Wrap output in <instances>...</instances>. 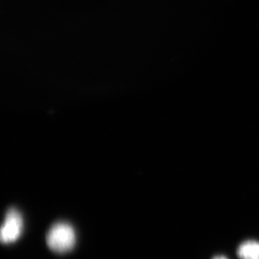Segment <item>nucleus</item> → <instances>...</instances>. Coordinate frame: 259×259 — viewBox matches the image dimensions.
Listing matches in <instances>:
<instances>
[{
	"label": "nucleus",
	"mask_w": 259,
	"mask_h": 259,
	"mask_svg": "<svg viewBox=\"0 0 259 259\" xmlns=\"http://www.w3.org/2000/svg\"><path fill=\"white\" fill-rule=\"evenodd\" d=\"M46 241L52 252L66 253L70 252L76 244V231L71 224L59 222L53 224L48 230Z\"/></svg>",
	"instance_id": "f257e3e1"
},
{
	"label": "nucleus",
	"mask_w": 259,
	"mask_h": 259,
	"mask_svg": "<svg viewBox=\"0 0 259 259\" xmlns=\"http://www.w3.org/2000/svg\"><path fill=\"white\" fill-rule=\"evenodd\" d=\"M22 215L15 208H10L5 215L4 223L0 230V239L3 243L10 244L15 242L20 238L22 233Z\"/></svg>",
	"instance_id": "f03ea898"
},
{
	"label": "nucleus",
	"mask_w": 259,
	"mask_h": 259,
	"mask_svg": "<svg viewBox=\"0 0 259 259\" xmlns=\"http://www.w3.org/2000/svg\"><path fill=\"white\" fill-rule=\"evenodd\" d=\"M237 255L239 259H259V242L245 241L237 248Z\"/></svg>",
	"instance_id": "7ed1b4c3"
},
{
	"label": "nucleus",
	"mask_w": 259,
	"mask_h": 259,
	"mask_svg": "<svg viewBox=\"0 0 259 259\" xmlns=\"http://www.w3.org/2000/svg\"><path fill=\"white\" fill-rule=\"evenodd\" d=\"M212 259H228L227 257H224V256H215V257H212Z\"/></svg>",
	"instance_id": "20e7f679"
}]
</instances>
